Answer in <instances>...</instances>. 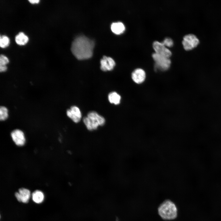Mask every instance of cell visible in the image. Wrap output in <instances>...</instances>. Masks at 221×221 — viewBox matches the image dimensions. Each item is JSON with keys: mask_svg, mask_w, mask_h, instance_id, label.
Segmentation results:
<instances>
[{"mask_svg": "<svg viewBox=\"0 0 221 221\" xmlns=\"http://www.w3.org/2000/svg\"><path fill=\"white\" fill-rule=\"evenodd\" d=\"M94 46V41L83 36L76 37L73 41L71 51L78 59L83 60L91 57L93 53Z\"/></svg>", "mask_w": 221, "mask_h": 221, "instance_id": "6da1fadb", "label": "cell"}, {"mask_svg": "<svg viewBox=\"0 0 221 221\" xmlns=\"http://www.w3.org/2000/svg\"><path fill=\"white\" fill-rule=\"evenodd\" d=\"M158 213L160 217L165 220H172L176 218L177 210L175 204L169 200L162 202L158 209Z\"/></svg>", "mask_w": 221, "mask_h": 221, "instance_id": "7a4b0ae2", "label": "cell"}, {"mask_svg": "<svg viewBox=\"0 0 221 221\" xmlns=\"http://www.w3.org/2000/svg\"><path fill=\"white\" fill-rule=\"evenodd\" d=\"M83 122L86 128L92 131L103 126L105 123V119L96 112L92 111L89 112L87 116L83 118Z\"/></svg>", "mask_w": 221, "mask_h": 221, "instance_id": "3957f363", "label": "cell"}, {"mask_svg": "<svg viewBox=\"0 0 221 221\" xmlns=\"http://www.w3.org/2000/svg\"><path fill=\"white\" fill-rule=\"evenodd\" d=\"M155 62V69L156 70L165 71L170 67L171 61L169 58L158 54L155 52L152 54Z\"/></svg>", "mask_w": 221, "mask_h": 221, "instance_id": "277c9868", "label": "cell"}, {"mask_svg": "<svg viewBox=\"0 0 221 221\" xmlns=\"http://www.w3.org/2000/svg\"><path fill=\"white\" fill-rule=\"evenodd\" d=\"M200 42L199 39L193 34L185 35L183 38L182 44L185 50H191L196 47Z\"/></svg>", "mask_w": 221, "mask_h": 221, "instance_id": "5b68a950", "label": "cell"}, {"mask_svg": "<svg viewBox=\"0 0 221 221\" xmlns=\"http://www.w3.org/2000/svg\"><path fill=\"white\" fill-rule=\"evenodd\" d=\"M153 47L155 52L158 54L169 58L172 55L171 51L161 42L154 41L153 43Z\"/></svg>", "mask_w": 221, "mask_h": 221, "instance_id": "8992f818", "label": "cell"}, {"mask_svg": "<svg viewBox=\"0 0 221 221\" xmlns=\"http://www.w3.org/2000/svg\"><path fill=\"white\" fill-rule=\"evenodd\" d=\"M67 116L74 122H79L82 118V114L79 108L76 106L71 107L67 111Z\"/></svg>", "mask_w": 221, "mask_h": 221, "instance_id": "52a82bcc", "label": "cell"}, {"mask_svg": "<svg viewBox=\"0 0 221 221\" xmlns=\"http://www.w3.org/2000/svg\"><path fill=\"white\" fill-rule=\"evenodd\" d=\"M100 68L103 71L112 70L115 65L114 60L111 57L103 56L100 60Z\"/></svg>", "mask_w": 221, "mask_h": 221, "instance_id": "ba28073f", "label": "cell"}, {"mask_svg": "<svg viewBox=\"0 0 221 221\" xmlns=\"http://www.w3.org/2000/svg\"><path fill=\"white\" fill-rule=\"evenodd\" d=\"M11 135L12 139L17 146H22L25 142V138L23 132L19 129L14 130L11 133Z\"/></svg>", "mask_w": 221, "mask_h": 221, "instance_id": "9c48e42d", "label": "cell"}, {"mask_svg": "<svg viewBox=\"0 0 221 221\" xmlns=\"http://www.w3.org/2000/svg\"><path fill=\"white\" fill-rule=\"evenodd\" d=\"M15 195L18 201L26 203L29 202L30 199L31 193L29 189L21 188L19 189L18 192L15 193Z\"/></svg>", "mask_w": 221, "mask_h": 221, "instance_id": "30bf717a", "label": "cell"}, {"mask_svg": "<svg viewBox=\"0 0 221 221\" xmlns=\"http://www.w3.org/2000/svg\"><path fill=\"white\" fill-rule=\"evenodd\" d=\"M145 73L142 69L138 68L132 72L131 77L133 80L136 83L140 84L143 82L145 78Z\"/></svg>", "mask_w": 221, "mask_h": 221, "instance_id": "8fae6325", "label": "cell"}, {"mask_svg": "<svg viewBox=\"0 0 221 221\" xmlns=\"http://www.w3.org/2000/svg\"><path fill=\"white\" fill-rule=\"evenodd\" d=\"M111 29L115 33L120 34L124 31L125 27L123 23L119 21L112 23L111 25Z\"/></svg>", "mask_w": 221, "mask_h": 221, "instance_id": "7c38bea8", "label": "cell"}, {"mask_svg": "<svg viewBox=\"0 0 221 221\" xmlns=\"http://www.w3.org/2000/svg\"><path fill=\"white\" fill-rule=\"evenodd\" d=\"M32 198L34 202L39 204L43 201L45 198L44 195L42 191L36 190L32 193Z\"/></svg>", "mask_w": 221, "mask_h": 221, "instance_id": "4fadbf2b", "label": "cell"}, {"mask_svg": "<svg viewBox=\"0 0 221 221\" xmlns=\"http://www.w3.org/2000/svg\"><path fill=\"white\" fill-rule=\"evenodd\" d=\"M28 38L23 32H19L15 37L16 43L19 45L25 44L28 41Z\"/></svg>", "mask_w": 221, "mask_h": 221, "instance_id": "5bb4252c", "label": "cell"}, {"mask_svg": "<svg viewBox=\"0 0 221 221\" xmlns=\"http://www.w3.org/2000/svg\"><path fill=\"white\" fill-rule=\"evenodd\" d=\"M108 99L110 102L115 105H118L120 102L121 96L115 92L110 93L108 95Z\"/></svg>", "mask_w": 221, "mask_h": 221, "instance_id": "9a60e30c", "label": "cell"}, {"mask_svg": "<svg viewBox=\"0 0 221 221\" xmlns=\"http://www.w3.org/2000/svg\"><path fill=\"white\" fill-rule=\"evenodd\" d=\"M10 40L6 36L3 35L0 37V46L2 48H5L9 45Z\"/></svg>", "mask_w": 221, "mask_h": 221, "instance_id": "2e32d148", "label": "cell"}, {"mask_svg": "<svg viewBox=\"0 0 221 221\" xmlns=\"http://www.w3.org/2000/svg\"><path fill=\"white\" fill-rule=\"evenodd\" d=\"M7 109L5 107L1 106L0 108V119L1 121L5 120L8 117Z\"/></svg>", "mask_w": 221, "mask_h": 221, "instance_id": "e0dca14e", "label": "cell"}, {"mask_svg": "<svg viewBox=\"0 0 221 221\" xmlns=\"http://www.w3.org/2000/svg\"><path fill=\"white\" fill-rule=\"evenodd\" d=\"M166 47H171L173 45V41L171 38L166 37L161 42Z\"/></svg>", "mask_w": 221, "mask_h": 221, "instance_id": "ac0fdd59", "label": "cell"}, {"mask_svg": "<svg viewBox=\"0 0 221 221\" xmlns=\"http://www.w3.org/2000/svg\"><path fill=\"white\" fill-rule=\"evenodd\" d=\"M9 62L8 58L5 56L1 54L0 56V66H6Z\"/></svg>", "mask_w": 221, "mask_h": 221, "instance_id": "d6986e66", "label": "cell"}, {"mask_svg": "<svg viewBox=\"0 0 221 221\" xmlns=\"http://www.w3.org/2000/svg\"><path fill=\"white\" fill-rule=\"evenodd\" d=\"M7 69L6 66H0V71L1 72H4Z\"/></svg>", "mask_w": 221, "mask_h": 221, "instance_id": "ffe728a7", "label": "cell"}, {"mask_svg": "<svg viewBox=\"0 0 221 221\" xmlns=\"http://www.w3.org/2000/svg\"><path fill=\"white\" fill-rule=\"evenodd\" d=\"M28 1L32 4L37 3L40 1L39 0H29Z\"/></svg>", "mask_w": 221, "mask_h": 221, "instance_id": "44dd1931", "label": "cell"}]
</instances>
